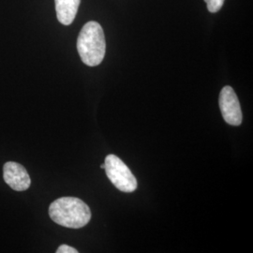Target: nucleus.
<instances>
[{"mask_svg": "<svg viewBox=\"0 0 253 253\" xmlns=\"http://www.w3.org/2000/svg\"><path fill=\"white\" fill-rule=\"evenodd\" d=\"M49 216L60 226L79 229L91 219L90 208L76 197H61L50 205Z\"/></svg>", "mask_w": 253, "mask_h": 253, "instance_id": "1", "label": "nucleus"}, {"mask_svg": "<svg viewBox=\"0 0 253 253\" xmlns=\"http://www.w3.org/2000/svg\"><path fill=\"white\" fill-rule=\"evenodd\" d=\"M77 51L83 63L96 67L100 65L106 52V42L103 29L99 23H86L77 39Z\"/></svg>", "mask_w": 253, "mask_h": 253, "instance_id": "2", "label": "nucleus"}, {"mask_svg": "<svg viewBox=\"0 0 253 253\" xmlns=\"http://www.w3.org/2000/svg\"><path fill=\"white\" fill-rule=\"evenodd\" d=\"M104 170L109 180L120 191L132 192L137 189L135 176L118 156L110 154L105 158Z\"/></svg>", "mask_w": 253, "mask_h": 253, "instance_id": "3", "label": "nucleus"}, {"mask_svg": "<svg viewBox=\"0 0 253 253\" xmlns=\"http://www.w3.org/2000/svg\"><path fill=\"white\" fill-rule=\"evenodd\" d=\"M219 107L223 119L232 126H239L242 123V111L235 90L226 85L219 94Z\"/></svg>", "mask_w": 253, "mask_h": 253, "instance_id": "4", "label": "nucleus"}, {"mask_svg": "<svg viewBox=\"0 0 253 253\" xmlns=\"http://www.w3.org/2000/svg\"><path fill=\"white\" fill-rule=\"evenodd\" d=\"M3 178L6 184L15 191H25L31 186V179L27 169L15 162H8L4 164Z\"/></svg>", "mask_w": 253, "mask_h": 253, "instance_id": "5", "label": "nucleus"}, {"mask_svg": "<svg viewBox=\"0 0 253 253\" xmlns=\"http://www.w3.org/2000/svg\"><path fill=\"white\" fill-rule=\"evenodd\" d=\"M56 16L64 26L73 24L76 17L81 0H54Z\"/></svg>", "mask_w": 253, "mask_h": 253, "instance_id": "6", "label": "nucleus"}, {"mask_svg": "<svg viewBox=\"0 0 253 253\" xmlns=\"http://www.w3.org/2000/svg\"><path fill=\"white\" fill-rule=\"evenodd\" d=\"M225 0H205L208 5V9L210 12L215 13L222 8Z\"/></svg>", "mask_w": 253, "mask_h": 253, "instance_id": "7", "label": "nucleus"}, {"mask_svg": "<svg viewBox=\"0 0 253 253\" xmlns=\"http://www.w3.org/2000/svg\"><path fill=\"white\" fill-rule=\"evenodd\" d=\"M56 253H78V251L75 250L73 247L68 246V245H61L57 249Z\"/></svg>", "mask_w": 253, "mask_h": 253, "instance_id": "8", "label": "nucleus"}, {"mask_svg": "<svg viewBox=\"0 0 253 253\" xmlns=\"http://www.w3.org/2000/svg\"><path fill=\"white\" fill-rule=\"evenodd\" d=\"M100 168H101V169H104V163H103V164H101V166H100Z\"/></svg>", "mask_w": 253, "mask_h": 253, "instance_id": "9", "label": "nucleus"}]
</instances>
